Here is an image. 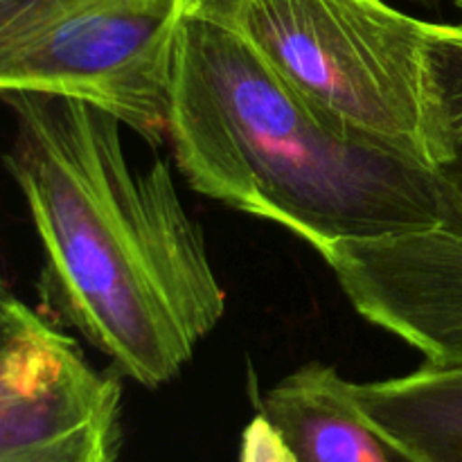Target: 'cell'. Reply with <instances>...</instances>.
Returning <instances> with one entry per match:
<instances>
[{"label":"cell","instance_id":"obj_3","mask_svg":"<svg viewBox=\"0 0 462 462\" xmlns=\"http://www.w3.org/2000/svg\"><path fill=\"white\" fill-rule=\"evenodd\" d=\"M237 32L323 116L442 170L429 32L386 0H189Z\"/></svg>","mask_w":462,"mask_h":462},{"label":"cell","instance_id":"obj_1","mask_svg":"<svg viewBox=\"0 0 462 462\" xmlns=\"http://www.w3.org/2000/svg\"><path fill=\"white\" fill-rule=\"evenodd\" d=\"M14 117L5 167L43 253L50 314L147 388L179 377L219 325L226 293L170 165L129 161L116 113L72 95H0Z\"/></svg>","mask_w":462,"mask_h":462},{"label":"cell","instance_id":"obj_6","mask_svg":"<svg viewBox=\"0 0 462 462\" xmlns=\"http://www.w3.org/2000/svg\"><path fill=\"white\" fill-rule=\"evenodd\" d=\"M257 413L282 433L298 462H415L370 422L355 383L319 361L275 383Z\"/></svg>","mask_w":462,"mask_h":462},{"label":"cell","instance_id":"obj_9","mask_svg":"<svg viewBox=\"0 0 462 462\" xmlns=\"http://www.w3.org/2000/svg\"><path fill=\"white\" fill-rule=\"evenodd\" d=\"M239 462H298V458L282 433L264 415L257 413L242 433Z\"/></svg>","mask_w":462,"mask_h":462},{"label":"cell","instance_id":"obj_11","mask_svg":"<svg viewBox=\"0 0 462 462\" xmlns=\"http://www.w3.org/2000/svg\"><path fill=\"white\" fill-rule=\"evenodd\" d=\"M451 3H454V5H456V7H458V9H460V12H462V0H451Z\"/></svg>","mask_w":462,"mask_h":462},{"label":"cell","instance_id":"obj_7","mask_svg":"<svg viewBox=\"0 0 462 462\" xmlns=\"http://www.w3.org/2000/svg\"><path fill=\"white\" fill-rule=\"evenodd\" d=\"M370 422L415 462H462V364L427 361L404 377L355 383Z\"/></svg>","mask_w":462,"mask_h":462},{"label":"cell","instance_id":"obj_5","mask_svg":"<svg viewBox=\"0 0 462 462\" xmlns=\"http://www.w3.org/2000/svg\"><path fill=\"white\" fill-rule=\"evenodd\" d=\"M350 305L436 364H462V233L352 239L323 255Z\"/></svg>","mask_w":462,"mask_h":462},{"label":"cell","instance_id":"obj_4","mask_svg":"<svg viewBox=\"0 0 462 462\" xmlns=\"http://www.w3.org/2000/svg\"><path fill=\"white\" fill-rule=\"evenodd\" d=\"M122 388L16 298L0 316V462H117Z\"/></svg>","mask_w":462,"mask_h":462},{"label":"cell","instance_id":"obj_8","mask_svg":"<svg viewBox=\"0 0 462 462\" xmlns=\"http://www.w3.org/2000/svg\"><path fill=\"white\" fill-rule=\"evenodd\" d=\"M438 116L445 138L442 171L462 192V23H431L429 32Z\"/></svg>","mask_w":462,"mask_h":462},{"label":"cell","instance_id":"obj_10","mask_svg":"<svg viewBox=\"0 0 462 462\" xmlns=\"http://www.w3.org/2000/svg\"><path fill=\"white\" fill-rule=\"evenodd\" d=\"M14 302H16V296H14L12 289H9V284L5 282V278L0 275V316H3L5 311L14 305Z\"/></svg>","mask_w":462,"mask_h":462},{"label":"cell","instance_id":"obj_2","mask_svg":"<svg viewBox=\"0 0 462 462\" xmlns=\"http://www.w3.org/2000/svg\"><path fill=\"white\" fill-rule=\"evenodd\" d=\"M167 135L189 188L319 255L352 239L462 233V192L445 171L329 120L244 36L189 7L176 27Z\"/></svg>","mask_w":462,"mask_h":462}]
</instances>
